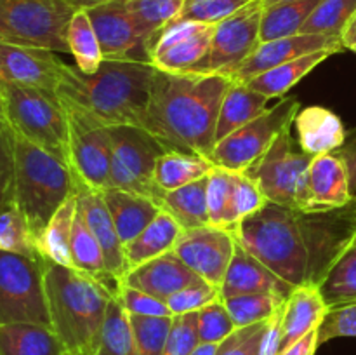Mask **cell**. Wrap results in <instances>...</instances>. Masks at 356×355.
I'll list each match as a JSON object with an SVG mask.
<instances>
[{"mask_svg": "<svg viewBox=\"0 0 356 355\" xmlns=\"http://www.w3.org/2000/svg\"><path fill=\"white\" fill-rule=\"evenodd\" d=\"M232 79L219 73H165L156 70L143 129L165 152L211 159L222 97Z\"/></svg>", "mask_w": 356, "mask_h": 355, "instance_id": "6da1fadb", "label": "cell"}, {"mask_svg": "<svg viewBox=\"0 0 356 355\" xmlns=\"http://www.w3.org/2000/svg\"><path fill=\"white\" fill-rule=\"evenodd\" d=\"M156 68L146 61L104 59L94 73L65 65L56 94L108 125L143 127Z\"/></svg>", "mask_w": 356, "mask_h": 355, "instance_id": "7a4b0ae2", "label": "cell"}, {"mask_svg": "<svg viewBox=\"0 0 356 355\" xmlns=\"http://www.w3.org/2000/svg\"><path fill=\"white\" fill-rule=\"evenodd\" d=\"M51 327L66 355H96L110 301L101 282L70 267L44 261Z\"/></svg>", "mask_w": 356, "mask_h": 355, "instance_id": "3957f363", "label": "cell"}, {"mask_svg": "<svg viewBox=\"0 0 356 355\" xmlns=\"http://www.w3.org/2000/svg\"><path fill=\"white\" fill-rule=\"evenodd\" d=\"M233 233L247 253L289 285L308 284L309 254L299 211L268 202L259 212L242 219Z\"/></svg>", "mask_w": 356, "mask_h": 355, "instance_id": "277c9868", "label": "cell"}, {"mask_svg": "<svg viewBox=\"0 0 356 355\" xmlns=\"http://www.w3.org/2000/svg\"><path fill=\"white\" fill-rule=\"evenodd\" d=\"M14 205L35 239L54 212L76 191V180L63 160L14 134Z\"/></svg>", "mask_w": 356, "mask_h": 355, "instance_id": "5b68a950", "label": "cell"}, {"mask_svg": "<svg viewBox=\"0 0 356 355\" xmlns=\"http://www.w3.org/2000/svg\"><path fill=\"white\" fill-rule=\"evenodd\" d=\"M0 87L14 134L68 166V118L58 94L3 80H0Z\"/></svg>", "mask_w": 356, "mask_h": 355, "instance_id": "8992f818", "label": "cell"}, {"mask_svg": "<svg viewBox=\"0 0 356 355\" xmlns=\"http://www.w3.org/2000/svg\"><path fill=\"white\" fill-rule=\"evenodd\" d=\"M76 9L68 0H0V42L68 52L66 30Z\"/></svg>", "mask_w": 356, "mask_h": 355, "instance_id": "52a82bcc", "label": "cell"}, {"mask_svg": "<svg viewBox=\"0 0 356 355\" xmlns=\"http://www.w3.org/2000/svg\"><path fill=\"white\" fill-rule=\"evenodd\" d=\"M17 322L51 327L44 260L0 251V326Z\"/></svg>", "mask_w": 356, "mask_h": 355, "instance_id": "ba28073f", "label": "cell"}, {"mask_svg": "<svg viewBox=\"0 0 356 355\" xmlns=\"http://www.w3.org/2000/svg\"><path fill=\"white\" fill-rule=\"evenodd\" d=\"M299 110V100L291 96L280 97V101L268 108L263 115L216 143L211 160L218 167H225L235 173L250 169L263 159L275 139L291 129Z\"/></svg>", "mask_w": 356, "mask_h": 355, "instance_id": "9c48e42d", "label": "cell"}, {"mask_svg": "<svg viewBox=\"0 0 356 355\" xmlns=\"http://www.w3.org/2000/svg\"><path fill=\"white\" fill-rule=\"evenodd\" d=\"M61 103L68 118L70 169L76 183L103 194L110 188L111 141L108 125L101 124L75 104L63 100Z\"/></svg>", "mask_w": 356, "mask_h": 355, "instance_id": "30bf717a", "label": "cell"}, {"mask_svg": "<svg viewBox=\"0 0 356 355\" xmlns=\"http://www.w3.org/2000/svg\"><path fill=\"white\" fill-rule=\"evenodd\" d=\"M110 188L136 191L156 200L153 169L156 159L165 152L146 129L136 125H111Z\"/></svg>", "mask_w": 356, "mask_h": 355, "instance_id": "8fae6325", "label": "cell"}, {"mask_svg": "<svg viewBox=\"0 0 356 355\" xmlns=\"http://www.w3.org/2000/svg\"><path fill=\"white\" fill-rule=\"evenodd\" d=\"M264 0H252L214 26L207 54L191 73H219L229 77L261 44Z\"/></svg>", "mask_w": 356, "mask_h": 355, "instance_id": "7c38bea8", "label": "cell"}, {"mask_svg": "<svg viewBox=\"0 0 356 355\" xmlns=\"http://www.w3.org/2000/svg\"><path fill=\"white\" fill-rule=\"evenodd\" d=\"M312 159L305 152H296L291 129H287L275 139L263 159L243 173L256 181L268 202L296 209L299 180L308 171Z\"/></svg>", "mask_w": 356, "mask_h": 355, "instance_id": "4fadbf2b", "label": "cell"}, {"mask_svg": "<svg viewBox=\"0 0 356 355\" xmlns=\"http://www.w3.org/2000/svg\"><path fill=\"white\" fill-rule=\"evenodd\" d=\"M355 198L350 187V173L337 152L312 159L308 171L299 180L296 191V211L322 212L341 209Z\"/></svg>", "mask_w": 356, "mask_h": 355, "instance_id": "5bb4252c", "label": "cell"}, {"mask_svg": "<svg viewBox=\"0 0 356 355\" xmlns=\"http://www.w3.org/2000/svg\"><path fill=\"white\" fill-rule=\"evenodd\" d=\"M236 249L233 230L205 225L183 230L174 253L207 284L221 287Z\"/></svg>", "mask_w": 356, "mask_h": 355, "instance_id": "9a60e30c", "label": "cell"}, {"mask_svg": "<svg viewBox=\"0 0 356 355\" xmlns=\"http://www.w3.org/2000/svg\"><path fill=\"white\" fill-rule=\"evenodd\" d=\"M86 10L99 38L104 59L149 63V40L136 26L125 0H111Z\"/></svg>", "mask_w": 356, "mask_h": 355, "instance_id": "2e32d148", "label": "cell"}, {"mask_svg": "<svg viewBox=\"0 0 356 355\" xmlns=\"http://www.w3.org/2000/svg\"><path fill=\"white\" fill-rule=\"evenodd\" d=\"M216 24L170 23L149 40V63L165 73L190 72L211 45Z\"/></svg>", "mask_w": 356, "mask_h": 355, "instance_id": "e0dca14e", "label": "cell"}, {"mask_svg": "<svg viewBox=\"0 0 356 355\" xmlns=\"http://www.w3.org/2000/svg\"><path fill=\"white\" fill-rule=\"evenodd\" d=\"M66 63L54 51L0 42V80L56 93Z\"/></svg>", "mask_w": 356, "mask_h": 355, "instance_id": "ac0fdd59", "label": "cell"}, {"mask_svg": "<svg viewBox=\"0 0 356 355\" xmlns=\"http://www.w3.org/2000/svg\"><path fill=\"white\" fill-rule=\"evenodd\" d=\"M341 49L344 47L339 37L315 33H298L292 35V37L277 38V40L261 42L256 51L229 75V79L233 82L247 84L249 80L256 79L257 75L268 72V70L277 68V66L294 61V59L302 58V56L312 54V52H339Z\"/></svg>", "mask_w": 356, "mask_h": 355, "instance_id": "d6986e66", "label": "cell"}, {"mask_svg": "<svg viewBox=\"0 0 356 355\" xmlns=\"http://www.w3.org/2000/svg\"><path fill=\"white\" fill-rule=\"evenodd\" d=\"M198 282L204 281L191 271L174 251L131 268L124 277L125 285L148 292L163 301L174 292Z\"/></svg>", "mask_w": 356, "mask_h": 355, "instance_id": "ffe728a7", "label": "cell"}, {"mask_svg": "<svg viewBox=\"0 0 356 355\" xmlns=\"http://www.w3.org/2000/svg\"><path fill=\"white\" fill-rule=\"evenodd\" d=\"M292 289H294L292 285L277 277L270 268L264 267L261 261H257L252 254L247 253L236 242L235 254L226 270L225 281H222L219 291H221V299L240 294H259V292L287 299Z\"/></svg>", "mask_w": 356, "mask_h": 355, "instance_id": "44dd1931", "label": "cell"}, {"mask_svg": "<svg viewBox=\"0 0 356 355\" xmlns=\"http://www.w3.org/2000/svg\"><path fill=\"white\" fill-rule=\"evenodd\" d=\"M329 312L325 298L316 284L292 289L280 310V352L322 326Z\"/></svg>", "mask_w": 356, "mask_h": 355, "instance_id": "7402d4cb", "label": "cell"}, {"mask_svg": "<svg viewBox=\"0 0 356 355\" xmlns=\"http://www.w3.org/2000/svg\"><path fill=\"white\" fill-rule=\"evenodd\" d=\"M76 205L80 207L90 232L94 233L101 249H103L108 271L124 284V277L127 274L124 244L118 237L110 211L103 200V195L76 183Z\"/></svg>", "mask_w": 356, "mask_h": 355, "instance_id": "603a6c76", "label": "cell"}, {"mask_svg": "<svg viewBox=\"0 0 356 355\" xmlns=\"http://www.w3.org/2000/svg\"><path fill=\"white\" fill-rule=\"evenodd\" d=\"M294 127L299 148L309 157L337 152L348 136L339 115L316 104L301 106L294 118Z\"/></svg>", "mask_w": 356, "mask_h": 355, "instance_id": "cb8c5ba5", "label": "cell"}, {"mask_svg": "<svg viewBox=\"0 0 356 355\" xmlns=\"http://www.w3.org/2000/svg\"><path fill=\"white\" fill-rule=\"evenodd\" d=\"M101 195L124 246L136 239L162 211L155 198L136 191L108 188Z\"/></svg>", "mask_w": 356, "mask_h": 355, "instance_id": "d4e9b609", "label": "cell"}, {"mask_svg": "<svg viewBox=\"0 0 356 355\" xmlns=\"http://www.w3.org/2000/svg\"><path fill=\"white\" fill-rule=\"evenodd\" d=\"M181 233H183V228L179 223L165 211H160L159 216L136 239L124 246L127 271L153 258L174 251Z\"/></svg>", "mask_w": 356, "mask_h": 355, "instance_id": "484cf974", "label": "cell"}, {"mask_svg": "<svg viewBox=\"0 0 356 355\" xmlns=\"http://www.w3.org/2000/svg\"><path fill=\"white\" fill-rule=\"evenodd\" d=\"M270 108V97L256 93L247 84H229L225 97H222L221 110H219L218 125H216V143L221 141L233 131L242 125L249 124L254 118L263 115Z\"/></svg>", "mask_w": 356, "mask_h": 355, "instance_id": "4316f807", "label": "cell"}, {"mask_svg": "<svg viewBox=\"0 0 356 355\" xmlns=\"http://www.w3.org/2000/svg\"><path fill=\"white\" fill-rule=\"evenodd\" d=\"M214 167L216 164L209 157L186 152H163L153 169L156 197L163 191H172L207 176Z\"/></svg>", "mask_w": 356, "mask_h": 355, "instance_id": "83f0119b", "label": "cell"}, {"mask_svg": "<svg viewBox=\"0 0 356 355\" xmlns=\"http://www.w3.org/2000/svg\"><path fill=\"white\" fill-rule=\"evenodd\" d=\"M207 184L209 174L172 191H163L156 197V202L162 211L179 223L183 230L211 225L207 211Z\"/></svg>", "mask_w": 356, "mask_h": 355, "instance_id": "f1b7e54d", "label": "cell"}, {"mask_svg": "<svg viewBox=\"0 0 356 355\" xmlns=\"http://www.w3.org/2000/svg\"><path fill=\"white\" fill-rule=\"evenodd\" d=\"M0 355H66L52 327L40 324L0 326Z\"/></svg>", "mask_w": 356, "mask_h": 355, "instance_id": "f546056e", "label": "cell"}, {"mask_svg": "<svg viewBox=\"0 0 356 355\" xmlns=\"http://www.w3.org/2000/svg\"><path fill=\"white\" fill-rule=\"evenodd\" d=\"M76 212V191L54 212L37 239L44 261L72 268V232Z\"/></svg>", "mask_w": 356, "mask_h": 355, "instance_id": "4dcf8cb0", "label": "cell"}, {"mask_svg": "<svg viewBox=\"0 0 356 355\" xmlns=\"http://www.w3.org/2000/svg\"><path fill=\"white\" fill-rule=\"evenodd\" d=\"M332 54H336V52H312V54H306L302 58L294 59V61H289L285 65H280L277 68H271L268 72L261 73L256 79L249 80L247 86L256 90V93L270 97V100H273V97H285V94L291 90V87H294L299 80L305 79L309 72H313L320 63L329 59Z\"/></svg>", "mask_w": 356, "mask_h": 355, "instance_id": "1f68e13d", "label": "cell"}, {"mask_svg": "<svg viewBox=\"0 0 356 355\" xmlns=\"http://www.w3.org/2000/svg\"><path fill=\"white\" fill-rule=\"evenodd\" d=\"M320 0H287L273 6H264L261 19V42L277 40L301 33Z\"/></svg>", "mask_w": 356, "mask_h": 355, "instance_id": "d6a6232c", "label": "cell"}, {"mask_svg": "<svg viewBox=\"0 0 356 355\" xmlns=\"http://www.w3.org/2000/svg\"><path fill=\"white\" fill-rule=\"evenodd\" d=\"M318 287L329 308L356 303V235L330 265Z\"/></svg>", "mask_w": 356, "mask_h": 355, "instance_id": "836d02e7", "label": "cell"}, {"mask_svg": "<svg viewBox=\"0 0 356 355\" xmlns=\"http://www.w3.org/2000/svg\"><path fill=\"white\" fill-rule=\"evenodd\" d=\"M68 52L75 59V66L83 73H94L104 61L99 38L86 9H76L66 30Z\"/></svg>", "mask_w": 356, "mask_h": 355, "instance_id": "e575fe53", "label": "cell"}, {"mask_svg": "<svg viewBox=\"0 0 356 355\" xmlns=\"http://www.w3.org/2000/svg\"><path fill=\"white\" fill-rule=\"evenodd\" d=\"M235 188L236 173L218 167L209 173L207 211L209 223L221 228L235 230Z\"/></svg>", "mask_w": 356, "mask_h": 355, "instance_id": "d590c367", "label": "cell"}, {"mask_svg": "<svg viewBox=\"0 0 356 355\" xmlns=\"http://www.w3.org/2000/svg\"><path fill=\"white\" fill-rule=\"evenodd\" d=\"M186 0H125L136 26L148 40L177 19Z\"/></svg>", "mask_w": 356, "mask_h": 355, "instance_id": "8d00e7d4", "label": "cell"}, {"mask_svg": "<svg viewBox=\"0 0 356 355\" xmlns=\"http://www.w3.org/2000/svg\"><path fill=\"white\" fill-rule=\"evenodd\" d=\"M0 251L42 260L38 254L37 239L24 214L14 205V202L0 209Z\"/></svg>", "mask_w": 356, "mask_h": 355, "instance_id": "74e56055", "label": "cell"}, {"mask_svg": "<svg viewBox=\"0 0 356 355\" xmlns=\"http://www.w3.org/2000/svg\"><path fill=\"white\" fill-rule=\"evenodd\" d=\"M96 355H139L132 336L129 313L120 301L113 298L106 312V320L101 334V343Z\"/></svg>", "mask_w": 356, "mask_h": 355, "instance_id": "f35d334b", "label": "cell"}, {"mask_svg": "<svg viewBox=\"0 0 356 355\" xmlns=\"http://www.w3.org/2000/svg\"><path fill=\"white\" fill-rule=\"evenodd\" d=\"M236 327L266 322L278 313L285 299L275 294H240L222 299Z\"/></svg>", "mask_w": 356, "mask_h": 355, "instance_id": "ab89813d", "label": "cell"}, {"mask_svg": "<svg viewBox=\"0 0 356 355\" xmlns=\"http://www.w3.org/2000/svg\"><path fill=\"white\" fill-rule=\"evenodd\" d=\"M356 13V0H320L301 33L339 37Z\"/></svg>", "mask_w": 356, "mask_h": 355, "instance_id": "60d3db41", "label": "cell"}, {"mask_svg": "<svg viewBox=\"0 0 356 355\" xmlns=\"http://www.w3.org/2000/svg\"><path fill=\"white\" fill-rule=\"evenodd\" d=\"M132 336L139 355H163L172 317L129 315Z\"/></svg>", "mask_w": 356, "mask_h": 355, "instance_id": "b9f144b4", "label": "cell"}, {"mask_svg": "<svg viewBox=\"0 0 356 355\" xmlns=\"http://www.w3.org/2000/svg\"><path fill=\"white\" fill-rule=\"evenodd\" d=\"M252 0H186L183 10L174 23L218 24L242 9Z\"/></svg>", "mask_w": 356, "mask_h": 355, "instance_id": "7bdbcfd3", "label": "cell"}, {"mask_svg": "<svg viewBox=\"0 0 356 355\" xmlns=\"http://www.w3.org/2000/svg\"><path fill=\"white\" fill-rule=\"evenodd\" d=\"M197 320L200 343L219 345L236 329L222 299H216L211 305L198 310Z\"/></svg>", "mask_w": 356, "mask_h": 355, "instance_id": "ee69618b", "label": "cell"}, {"mask_svg": "<svg viewBox=\"0 0 356 355\" xmlns=\"http://www.w3.org/2000/svg\"><path fill=\"white\" fill-rule=\"evenodd\" d=\"M270 320L247 327H236L222 343L218 345L216 355H263V345Z\"/></svg>", "mask_w": 356, "mask_h": 355, "instance_id": "f6af8a7d", "label": "cell"}, {"mask_svg": "<svg viewBox=\"0 0 356 355\" xmlns=\"http://www.w3.org/2000/svg\"><path fill=\"white\" fill-rule=\"evenodd\" d=\"M216 299H221V291H219V287L207 284V282H198V284L188 285V287L170 294L169 298L165 299V303L174 317L183 315V313L198 312V310L211 305Z\"/></svg>", "mask_w": 356, "mask_h": 355, "instance_id": "bcb514c9", "label": "cell"}, {"mask_svg": "<svg viewBox=\"0 0 356 355\" xmlns=\"http://www.w3.org/2000/svg\"><path fill=\"white\" fill-rule=\"evenodd\" d=\"M200 345L197 312L172 317L163 355H190Z\"/></svg>", "mask_w": 356, "mask_h": 355, "instance_id": "7dc6e473", "label": "cell"}, {"mask_svg": "<svg viewBox=\"0 0 356 355\" xmlns=\"http://www.w3.org/2000/svg\"><path fill=\"white\" fill-rule=\"evenodd\" d=\"M334 338H356V303L332 306L318 327V343Z\"/></svg>", "mask_w": 356, "mask_h": 355, "instance_id": "c3c4849f", "label": "cell"}, {"mask_svg": "<svg viewBox=\"0 0 356 355\" xmlns=\"http://www.w3.org/2000/svg\"><path fill=\"white\" fill-rule=\"evenodd\" d=\"M117 299L120 301L122 308L129 313V315H141V317H172L169 306L163 299L155 298V296L148 294L139 289L129 287V285H122L120 292H118Z\"/></svg>", "mask_w": 356, "mask_h": 355, "instance_id": "681fc988", "label": "cell"}, {"mask_svg": "<svg viewBox=\"0 0 356 355\" xmlns=\"http://www.w3.org/2000/svg\"><path fill=\"white\" fill-rule=\"evenodd\" d=\"M268 204V198L257 187L256 181L247 173H236V188H235V218L236 225L242 219L259 212Z\"/></svg>", "mask_w": 356, "mask_h": 355, "instance_id": "f907efd6", "label": "cell"}, {"mask_svg": "<svg viewBox=\"0 0 356 355\" xmlns=\"http://www.w3.org/2000/svg\"><path fill=\"white\" fill-rule=\"evenodd\" d=\"M14 134L0 131V209L14 202Z\"/></svg>", "mask_w": 356, "mask_h": 355, "instance_id": "816d5d0a", "label": "cell"}, {"mask_svg": "<svg viewBox=\"0 0 356 355\" xmlns=\"http://www.w3.org/2000/svg\"><path fill=\"white\" fill-rule=\"evenodd\" d=\"M337 153H339L341 159L346 164L348 173H350L351 191H353V195H356V131L346 136V141L337 150Z\"/></svg>", "mask_w": 356, "mask_h": 355, "instance_id": "f5cc1de1", "label": "cell"}, {"mask_svg": "<svg viewBox=\"0 0 356 355\" xmlns=\"http://www.w3.org/2000/svg\"><path fill=\"white\" fill-rule=\"evenodd\" d=\"M318 347V329H315L306 334V336H302L301 340L296 341V343H292L291 347L282 350L278 355H315Z\"/></svg>", "mask_w": 356, "mask_h": 355, "instance_id": "db71d44e", "label": "cell"}, {"mask_svg": "<svg viewBox=\"0 0 356 355\" xmlns=\"http://www.w3.org/2000/svg\"><path fill=\"white\" fill-rule=\"evenodd\" d=\"M341 42H343L344 49L353 47V45L356 44V13H355V16L351 17L350 23H348V26L344 28L343 35H341Z\"/></svg>", "mask_w": 356, "mask_h": 355, "instance_id": "11a10c76", "label": "cell"}, {"mask_svg": "<svg viewBox=\"0 0 356 355\" xmlns=\"http://www.w3.org/2000/svg\"><path fill=\"white\" fill-rule=\"evenodd\" d=\"M0 131H2V132H7V134H14L13 129H10V125H9V120H7L6 103H3L2 87H0Z\"/></svg>", "mask_w": 356, "mask_h": 355, "instance_id": "9f6ffc18", "label": "cell"}, {"mask_svg": "<svg viewBox=\"0 0 356 355\" xmlns=\"http://www.w3.org/2000/svg\"><path fill=\"white\" fill-rule=\"evenodd\" d=\"M216 352H218V345L200 343L190 355H216Z\"/></svg>", "mask_w": 356, "mask_h": 355, "instance_id": "6f0895ef", "label": "cell"}, {"mask_svg": "<svg viewBox=\"0 0 356 355\" xmlns=\"http://www.w3.org/2000/svg\"><path fill=\"white\" fill-rule=\"evenodd\" d=\"M68 2L73 3L75 7H79V9H89V7L99 6V3L104 2H111V0H68Z\"/></svg>", "mask_w": 356, "mask_h": 355, "instance_id": "680465c9", "label": "cell"}, {"mask_svg": "<svg viewBox=\"0 0 356 355\" xmlns=\"http://www.w3.org/2000/svg\"><path fill=\"white\" fill-rule=\"evenodd\" d=\"M278 2H287V0H264V6H273Z\"/></svg>", "mask_w": 356, "mask_h": 355, "instance_id": "91938a15", "label": "cell"}, {"mask_svg": "<svg viewBox=\"0 0 356 355\" xmlns=\"http://www.w3.org/2000/svg\"><path fill=\"white\" fill-rule=\"evenodd\" d=\"M350 51H353V52H356V44L353 45V47H350Z\"/></svg>", "mask_w": 356, "mask_h": 355, "instance_id": "94428289", "label": "cell"}]
</instances>
